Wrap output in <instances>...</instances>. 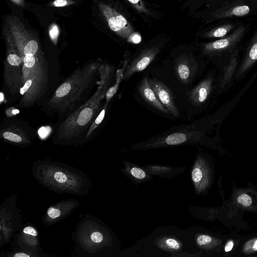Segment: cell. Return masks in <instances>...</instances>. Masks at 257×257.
I'll return each instance as SVG.
<instances>
[{"instance_id": "6da1fadb", "label": "cell", "mask_w": 257, "mask_h": 257, "mask_svg": "<svg viewBox=\"0 0 257 257\" xmlns=\"http://www.w3.org/2000/svg\"><path fill=\"white\" fill-rule=\"evenodd\" d=\"M193 241L190 228L182 229L172 226L161 227L155 229L130 249H125L124 253L156 256L158 253H163L170 257H176L181 253H195L193 252Z\"/></svg>"}, {"instance_id": "7a4b0ae2", "label": "cell", "mask_w": 257, "mask_h": 257, "mask_svg": "<svg viewBox=\"0 0 257 257\" xmlns=\"http://www.w3.org/2000/svg\"><path fill=\"white\" fill-rule=\"evenodd\" d=\"M100 67L99 63L94 62L75 70L56 89L48 103V110L59 113L74 111L92 86Z\"/></svg>"}, {"instance_id": "3957f363", "label": "cell", "mask_w": 257, "mask_h": 257, "mask_svg": "<svg viewBox=\"0 0 257 257\" xmlns=\"http://www.w3.org/2000/svg\"><path fill=\"white\" fill-rule=\"evenodd\" d=\"M99 72L101 78L99 86L88 100L74 110L60 125L58 133L60 136L72 137L81 133L98 111L108 91L112 70L109 66H101Z\"/></svg>"}, {"instance_id": "277c9868", "label": "cell", "mask_w": 257, "mask_h": 257, "mask_svg": "<svg viewBox=\"0 0 257 257\" xmlns=\"http://www.w3.org/2000/svg\"><path fill=\"white\" fill-rule=\"evenodd\" d=\"M24 86L20 90L21 106L34 105L45 93L48 88V66L43 56L38 53L21 56Z\"/></svg>"}, {"instance_id": "5b68a950", "label": "cell", "mask_w": 257, "mask_h": 257, "mask_svg": "<svg viewBox=\"0 0 257 257\" xmlns=\"http://www.w3.org/2000/svg\"><path fill=\"white\" fill-rule=\"evenodd\" d=\"M206 23L257 16V0H207Z\"/></svg>"}, {"instance_id": "8992f818", "label": "cell", "mask_w": 257, "mask_h": 257, "mask_svg": "<svg viewBox=\"0 0 257 257\" xmlns=\"http://www.w3.org/2000/svg\"><path fill=\"white\" fill-rule=\"evenodd\" d=\"M190 177L195 194H205L212 183V171L210 163L202 154H197L190 169Z\"/></svg>"}, {"instance_id": "52a82bcc", "label": "cell", "mask_w": 257, "mask_h": 257, "mask_svg": "<svg viewBox=\"0 0 257 257\" xmlns=\"http://www.w3.org/2000/svg\"><path fill=\"white\" fill-rule=\"evenodd\" d=\"M99 6L109 28L127 40L135 32L132 25L122 15L109 6L106 5H100Z\"/></svg>"}, {"instance_id": "ba28073f", "label": "cell", "mask_w": 257, "mask_h": 257, "mask_svg": "<svg viewBox=\"0 0 257 257\" xmlns=\"http://www.w3.org/2000/svg\"><path fill=\"white\" fill-rule=\"evenodd\" d=\"M161 47L160 45H156L142 50L125 67L123 78L126 80L135 73L144 70L155 59Z\"/></svg>"}, {"instance_id": "9c48e42d", "label": "cell", "mask_w": 257, "mask_h": 257, "mask_svg": "<svg viewBox=\"0 0 257 257\" xmlns=\"http://www.w3.org/2000/svg\"><path fill=\"white\" fill-rule=\"evenodd\" d=\"M151 88L162 104L173 116H179V110L175 104L173 95L169 88L157 78H148Z\"/></svg>"}, {"instance_id": "30bf717a", "label": "cell", "mask_w": 257, "mask_h": 257, "mask_svg": "<svg viewBox=\"0 0 257 257\" xmlns=\"http://www.w3.org/2000/svg\"><path fill=\"white\" fill-rule=\"evenodd\" d=\"M174 70L179 81L184 84L191 83L195 74L193 58L186 55H180L175 61Z\"/></svg>"}, {"instance_id": "8fae6325", "label": "cell", "mask_w": 257, "mask_h": 257, "mask_svg": "<svg viewBox=\"0 0 257 257\" xmlns=\"http://www.w3.org/2000/svg\"><path fill=\"white\" fill-rule=\"evenodd\" d=\"M124 167L120 170L133 184L138 185L152 180L154 176L149 174L143 167L128 160L122 161Z\"/></svg>"}, {"instance_id": "7c38bea8", "label": "cell", "mask_w": 257, "mask_h": 257, "mask_svg": "<svg viewBox=\"0 0 257 257\" xmlns=\"http://www.w3.org/2000/svg\"><path fill=\"white\" fill-rule=\"evenodd\" d=\"M242 22L240 19H226L217 22L202 34L205 38H223L231 34Z\"/></svg>"}, {"instance_id": "4fadbf2b", "label": "cell", "mask_w": 257, "mask_h": 257, "mask_svg": "<svg viewBox=\"0 0 257 257\" xmlns=\"http://www.w3.org/2000/svg\"><path fill=\"white\" fill-rule=\"evenodd\" d=\"M138 91L142 99L152 107L165 114H171L157 98L150 86L147 77L142 79L139 85Z\"/></svg>"}, {"instance_id": "5bb4252c", "label": "cell", "mask_w": 257, "mask_h": 257, "mask_svg": "<svg viewBox=\"0 0 257 257\" xmlns=\"http://www.w3.org/2000/svg\"><path fill=\"white\" fill-rule=\"evenodd\" d=\"M145 170L154 176L171 179L184 172L187 166H173L169 165L149 164L143 166Z\"/></svg>"}, {"instance_id": "9a60e30c", "label": "cell", "mask_w": 257, "mask_h": 257, "mask_svg": "<svg viewBox=\"0 0 257 257\" xmlns=\"http://www.w3.org/2000/svg\"><path fill=\"white\" fill-rule=\"evenodd\" d=\"M190 229L195 245L201 250H212L221 243V240L214 236L205 233L194 232L192 228Z\"/></svg>"}, {"instance_id": "2e32d148", "label": "cell", "mask_w": 257, "mask_h": 257, "mask_svg": "<svg viewBox=\"0 0 257 257\" xmlns=\"http://www.w3.org/2000/svg\"><path fill=\"white\" fill-rule=\"evenodd\" d=\"M209 83L203 81L189 91L188 100L192 104L197 105L204 102L207 98Z\"/></svg>"}, {"instance_id": "e0dca14e", "label": "cell", "mask_w": 257, "mask_h": 257, "mask_svg": "<svg viewBox=\"0 0 257 257\" xmlns=\"http://www.w3.org/2000/svg\"><path fill=\"white\" fill-rule=\"evenodd\" d=\"M23 131L20 130L19 128L17 127H10L6 129L3 133V137L6 140L15 142L20 143L22 141V136L21 135L20 133Z\"/></svg>"}, {"instance_id": "ac0fdd59", "label": "cell", "mask_w": 257, "mask_h": 257, "mask_svg": "<svg viewBox=\"0 0 257 257\" xmlns=\"http://www.w3.org/2000/svg\"><path fill=\"white\" fill-rule=\"evenodd\" d=\"M242 251L245 254L254 253L257 251V237L247 241L243 245Z\"/></svg>"}, {"instance_id": "d6986e66", "label": "cell", "mask_w": 257, "mask_h": 257, "mask_svg": "<svg viewBox=\"0 0 257 257\" xmlns=\"http://www.w3.org/2000/svg\"><path fill=\"white\" fill-rule=\"evenodd\" d=\"M237 201L245 206H249L252 203L251 198L246 194H242L239 195L237 198Z\"/></svg>"}, {"instance_id": "ffe728a7", "label": "cell", "mask_w": 257, "mask_h": 257, "mask_svg": "<svg viewBox=\"0 0 257 257\" xmlns=\"http://www.w3.org/2000/svg\"><path fill=\"white\" fill-rule=\"evenodd\" d=\"M142 37L138 32H134L127 40L128 42L133 44H138L141 42Z\"/></svg>"}, {"instance_id": "44dd1931", "label": "cell", "mask_w": 257, "mask_h": 257, "mask_svg": "<svg viewBox=\"0 0 257 257\" xmlns=\"http://www.w3.org/2000/svg\"><path fill=\"white\" fill-rule=\"evenodd\" d=\"M54 178L57 182L60 183H64L67 179V176L65 174L59 171L55 173Z\"/></svg>"}, {"instance_id": "7402d4cb", "label": "cell", "mask_w": 257, "mask_h": 257, "mask_svg": "<svg viewBox=\"0 0 257 257\" xmlns=\"http://www.w3.org/2000/svg\"><path fill=\"white\" fill-rule=\"evenodd\" d=\"M91 239L95 243H99L103 240V236L100 232L95 231L91 234Z\"/></svg>"}, {"instance_id": "603a6c76", "label": "cell", "mask_w": 257, "mask_h": 257, "mask_svg": "<svg viewBox=\"0 0 257 257\" xmlns=\"http://www.w3.org/2000/svg\"><path fill=\"white\" fill-rule=\"evenodd\" d=\"M48 215L52 218H56L60 215V211L53 207H50L47 211Z\"/></svg>"}, {"instance_id": "cb8c5ba5", "label": "cell", "mask_w": 257, "mask_h": 257, "mask_svg": "<svg viewBox=\"0 0 257 257\" xmlns=\"http://www.w3.org/2000/svg\"><path fill=\"white\" fill-rule=\"evenodd\" d=\"M23 232L25 233L30 234L33 236H36L37 235V232L36 229L31 226H27L24 228Z\"/></svg>"}, {"instance_id": "d4e9b609", "label": "cell", "mask_w": 257, "mask_h": 257, "mask_svg": "<svg viewBox=\"0 0 257 257\" xmlns=\"http://www.w3.org/2000/svg\"><path fill=\"white\" fill-rule=\"evenodd\" d=\"M234 246V241L232 239L228 240L227 242L226 243L224 247V250L225 252H227L230 251H231Z\"/></svg>"}, {"instance_id": "484cf974", "label": "cell", "mask_w": 257, "mask_h": 257, "mask_svg": "<svg viewBox=\"0 0 257 257\" xmlns=\"http://www.w3.org/2000/svg\"><path fill=\"white\" fill-rule=\"evenodd\" d=\"M53 4L55 7H63L67 5V2L66 0H56Z\"/></svg>"}, {"instance_id": "4316f807", "label": "cell", "mask_w": 257, "mask_h": 257, "mask_svg": "<svg viewBox=\"0 0 257 257\" xmlns=\"http://www.w3.org/2000/svg\"><path fill=\"white\" fill-rule=\"evenodd\" d=\"M48 128L49 127H42L41 128H40L39 131V134L40 136L42 138L46 137L49 133V131H49Z\"/></svg>"}, {"instance_id": "83f0119b", "label": "cell", "mask_w": 257, "mask_h": 257, "mask_svg": "<svg viewBox=\"0 0 257 257\" xmlns=\"http://www.w3.org/2000/svg\"><path fill=\"white\" fill-rule=\"evenodd\" d=\"M58 33L57 27L55 26L50 30V35L52 38H55L57 36Z\"/></svg>"}, {"instance_id": "f1b7e54d", "label": "cell", "mask_w": 257, "mask_h": 257, "mask_svg": "<svg viewBox=\"0 0 257 257\" xmlns=\"http://www.w3.org/2000/svg\"><path fill=\"white\" fill-rule=\"evenodd\" d=\"M14 256L15 257H29L30 255L23 252H19L16 253Z\"/></svg>"}]
</instances>
